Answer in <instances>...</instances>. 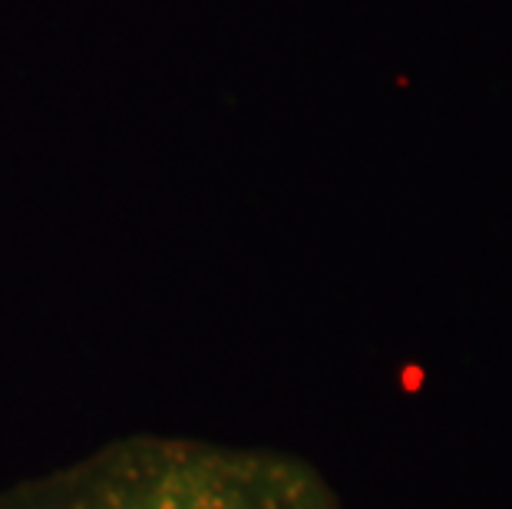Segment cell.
I'll list each match as a JSON object with an SVG mask.
<instances>
[{"label":"cell","mask_w":512,"mask_h":509,"mask_svg":"<svg viewBox=\"0 0 512 509\" xmlns=\"http://www.w3.org/2000/svg\"><path fill=\"white\" fill-rule=\"evenodd\" d=\"M0 509H344L314 463L271 447L133 433L0 486Z\"/></svg>","instance_id":"6da1fadb"}]
</instances>
